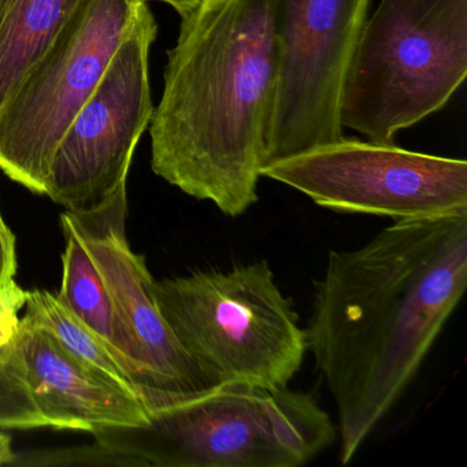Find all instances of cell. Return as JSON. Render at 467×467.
I'll return each instance as SVG.
<instances>
[{
	"mask_svg": "<svg viewBox=\"0 0 467 467\" xmlns=\"http://www.w3.org/2000/svg\"><path fill=\"white\" fill-rule=\"evenodd\" d=\"M157 32L151 10L141 4L102 80L62 138L45 195L67 212H98L127 188L136 146L154 113L149 57Z\"/></svg>",
	"mask_w": 467,
	"mask_h": 467,
	"instance_id": "cell-9",
	"label": "cell"
},
{
	"mask_svg": "<svg viewBox=\"0 0 467 467\" xmlns=\"http://www.w3.org/2000/svg\"><path fill=\"white\" fill-rule=\"evenodd\" d=\"M92 434L138 466L297 467L335 441L336 428L311 393L218 384L151 410L143 425Z\"/></svg>",
	"mask_w": 467,
	"mask_h": 467,
	"instance_id": "cell-3",
	"label": "cell"
},
{
	"mask_svg": "<svg viewBox=\"0 0 467 467\" xmlns=\"http://www.w3.org/2000/svg\"><path fill=\"white\" fill-rule=\"evenodd\" d=\"M26 292L12 283L0 289V348L7 346L20 327V311L26 305Z\"/></svg>",
	"mask_w": 467,
	"mask_h": 467,
	"instance_id": "cell-16",
	"label": "cell"
},
{
	"mask_svg": "<svg viewBox=\"0 0 467 467\" xmlns=\"http://www.w3.org/2000/svg\"><path fill=\"white\" fill-rule=\"evenodd\" d=\"M70 215L143 358L149 412L214 387L174 337L155 303L154 278L146 259L130 247L125 234L127 188L102 210Z\"/></svg>",
	"mask_w": 467,
	"mask_h": 467,
	"instance_id": "cell-10",
	"label": "cell"
},
{
	"mask_svg": "<svg viewBox=\"0 0 467 467\" xmlns=\"http://www.w3.org/2000/svg\"><path fill=\"white\" fill-rule=\"evenodd\" d=\"M135 4H149V2H162V4L169 5V6L173 7L177 13H179L180 17H184L188 13L193 12V10L198 9L201 6L202 2L203 0H133Z\"/></svg>",
	"mask_w": 467,
	"mask_h": 467,
	"instance_id": "cell-18",
	"label": "cell"
},
{
	"mask_svg": "<svg viewBox=\"0 0 467 467\" xmlns=\"http://www.w3.org/2000/svg\"><path fill=\"white\" fill-rule=\"evenodd\" d=\"M61 226L67 245L62 255V285L57 297L127 360L135 373L139 395L146 404L149 381L138 344L117 311L105 281L92 261L69 212L61 215Z\"/></svg>",
	"mask_w": 467,
	"mask_h": 467,
	"instance_id": "cell-12",
	"label": "cell"
},
{
	"mask_svg": "<svg viewBox=\"0 0 467 467\" xmlns=\"http://www.w3.org/2000/svg\"><path fill=\"white\" fill-rule=\"evenodd\" d=\"M261 176L333 212L401 221L467 213V162L341 138L265 165Z\"/></svg>",
	"mask_w": 467,
	"mask_h": 467,
	"instance_id": "cell-7",
	"label": "cell"
},
{
	"mask_svg": "<svg viewBox=\"0 0 467 467\" xmlns=\"http://www.w3.org/2000/svg\"><path fill=\"white\" fill-rule=\"evenodd\" d=\"M48 426L26 388L0 365V428L34 429Z\"/></svg>",
	"mask_w": 467,
	"mask_h": 467,
	"instance_id": "cell-15",
	"label": "cell"
},
{
	"mask_svg": "<svg viewBox=\"0 0 467 467\" xmlns=\"http://www.w3.org/2000/svg\"><path fill=\"white\" fill-rule=\"evenodd\" d=\"M370 2L275 0L277 84L264 166L343 138L344 80Z\"/></svg>",
	"mask_w": 467,
	"mask_h": 467,
	"instance_id": "cell-8",
	"label": "cell"
},
{
	"mask_svg": "<svg viewBox=\"0 0 467 467\" xmlns=\"http://www.w3.org/2000/svg\"><path fill=\"white\" fill-rule=\"evenodd\" d=\"M81 0H0V110Z\"/></svg>",
	"mask_w": 467,
	"mask_h": 467,
	"instance_id": "cell-13",
	"label": "cell"
},
{
	"mask_svg": "<svg viewBox=\"0 0 467 467\" xmlns=\"http://www.w3.org/2000/svg\"><path fill=\"white\" fill-rule=\"evenodd\" d=\"M275 0H203L182 17L154 108L157 176L228 217L258 202L277 84Z\"/></svg>",
	"mask_w": 467,
	"mask_h": 467,
	"instance_id": "cell-2",
	"label": "cell"
},
{
	"mask_svg": "<svg viewBox=\"0 0 467 467\" xmlns=\"http://www.w3.org/2000/svg\"><path fill=\"white\" fill-rule=\"evenodd\" d=\"M0 365L26 388L53 428L92 433L149 420V409L138 393L78 359L26 317L13 340L0 348Z\"/></svg>",
	"mask_w": 467,
	"mask_h": 467,
	"instance_id": "cell-11",
	"label": "cell"
},
{
	"mask_svg": "<svg viewBox=\"0 0 467 467\" xmlns=\"http://www.w3.org/2000/svg\"><path fill=\"white\" fill-rule=\"evenodd\" d=\"M17 272L16 237L0 214V289L15 283Z\"/></svg>",
	"mask_w": 467,
	"mask_h": 467,
	"instance_id": "cell-17",
	"label": "cell"
},
{
	"mask_svg": "<svg viewBox=\"0 0 467 467\" xmlns=\"http://www.w3.org/2000/svg\"><path fill=\"white\" fill-rule=\"evenodd\" d=\"M26 306V318L47 329L67 351L139 395L135 373L127 360L65 307L57 295L42 289L28 291Z\"/></svg>",
	"mask_w": 467,
	"mask_h": 467,
	"instance_id": "cell-14",
	"label": "cell"
},
{
	"mask_svg": "<svg viewBox=\"0 0 467 467\" xmlns=\"http://www.w3.org/2000/svg\"><path fill=\"white\" fill-rule=\"evenodd\" d=\"M133 0H81L67 26L0 110V171L45 195L67 128L102 80L130 32Z\"/></svg>",
	"mask_w": 467,
	"mask_h": 467,
	"instance_id": "cell-6",
	"label": "cell"
},
{
	"mask_svg": "<svg viewBox=\"0 0 467 467\" xmlns=\"http://www.w3.org/2000/svg\"><path fill=\"white\" fill-rule=\"evenodd\" d=\"M467 76V0H381L352 54L341 127L368 140L441 110Z\"/></svg>",
	"mask_w": 467,
	"mask_h": 467,
	"instance_id": "cell-4",
	"label": "cell"
},
{
	"mask_svg": "<svg viewBox=\"0 0 467 467\" xmlns=\"http://www.w3.org/2000/svg\"><path fill=\"white\" fill-rule=\"evenodd\" d=\"M16 453L13 451L12 437L9 434L0 433V466L2 464H12Z\"/></svg>",
	"mask_w": 467,
	"mask_h": 467,
	"instance_id": "cell-19",
	"label": "cell"
},
{
	"mask_svg": "<svg viewBox=\"0 0 467 467\" xmlns=\"http://www.w3.org/2000/svg\"><path fill=\"white\" fill-rule=\"evenodd\" d=\"M467 286V213L393 223L330 251L306 329L337 406L347 464L392 409Z\"/></svg>",
	"mask_w": 467,
	"mask_h": 467,
	"instance_id": "cell-1",
	"label": "cell"
},
{
	"mask_svg": "<svg viewBox=\"0 0 467 467\" xmlns=\"http://www.w3.org/2000/svg\"><path fill=\"white\" fill-rule=\"evenodd\" d=\"M182 348L214 385L288 388L307 352L306 329L267 261L152 283Z\"/></svg>",
	"mask_w": 467,
	"mask_h": 467,
	"instance_id": "cell-5",
	"label": "cell"
}]
</instances>
